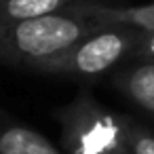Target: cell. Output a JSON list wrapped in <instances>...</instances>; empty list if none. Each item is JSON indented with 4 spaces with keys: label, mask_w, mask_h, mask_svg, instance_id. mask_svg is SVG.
I'll use <instances>...</instances> for the list:
<instances>
[{
    "label": "cell",
    "mask_w": 154,
    "mask_h": 154,
    "mask_svg": "<svg viewBox=\"0 0 154 154\" xmlns=\"http://www.w3.org/2000/svg\"><path fill=\"white\" fill-rule=\"evenodd\" d=\"M74 0H0V23H13L53 15L70 7Z\"/></svg>",
    "instance_id": "cell-6"
},
{
    "label": "cell",
    "mask_w": 154,
    "mask_h": 154,
    "mask_svg": "<svg viewBox=\"0 0 154 154\" xmlns=\"http://www.w3.org/2000/svg\"><path fill=\"white\" fill-rule=\"evenodd\" d=\"M55 118L66 154H133L122 114L103 108L87 91L59 108Z\"/></svg>",
    "instance_id": "cell-2"
},
{
    "label": "cell",
    "mask_w": 154,
    "mask_h": 154,
    "mask_svg": "<svg viewBox=\"0 0 154 154\" xmlns=\"http://www.w3.org/2000/svg\"><path fill=\"white\" fill-rule=\"evenodd\" d=\"M101 28L106 26H97L70 7L36 19L0 23V63L32 70Z\"/></svg>",
    "instance_id": "cell-1"
},
{
    "label": "cell",
    "mask_w": 154,
    "mask_h": 154,
    "mask_svg": "<svg viewBox=\"0 0 154 154\" xmlns=\"http://www.w3.org/2000/svg\"><path fill=\"white\" fill-rule=\"evenodd\" d=\"M137 40L135 30L127 28H101L95 34L82 38L68 51L34 66L32 70L45 74L68 76H97L114 68L122 57L133 53Z\"/></svg>",
    "instance_id": "cell-3"
},
{
    "label": "cell",
    "mask_w": 154,
    "mask_h": 154,
    "mask_svg": "<svg viewBox=\"0 0 154 154\" xmlns=\"http://www.w3.org/2000/svg\"><path fill=\"white\" fill-rule=\"evenodd\" d=\"M70 9L97 26L127 28L139 34H154V2L143 7H106L91 0H74Z\"/></svg>",
    "instance_id": "cell-4"
},
{
    "label": "cell",
    "mask_w": 154,
    "mask_h": 154,
    "mask_svg": "<svg viewBox=\"0 0 154 154\" xmlns=\"http://www.w3.org/2000/svg\"><path fill=\"white\" fill-rule=\"evenodd\" d=\"M116 89L139 110L154 118V61H139L114 78Z\"/></svg>",
    "instance_id": "cell-5"
},
{
    "label": "cell",
    "mask_w": 154,
    "mask_h": 154,
    "mask_svg": "<svg viewBox=\"0 0 154 154\" xmlns=\"http://www.w3.org/2000/svg\"><path fill=\"white\" fill-rule=\"evenodd\" d=\"M122 122H125L133 154H154V133L125 114H122Z\"/></svg>",
    "instance_id": "cell-7"
},
{
    "label": "cell",
    "mask_w": 154,
    "mask_h": 154,
    "mask_svg": "<svg viewBox=\"0 0 154 154\" xmlns=\"http://www.w3.org/2000/svg\"><path fill=\"white\" fill-rule=\"evenodd\" d=\"M133 53L139 55L143 61H154V34H139L137 32Z\"/></svg>",
    "instance_id": "cell-8"
}]
</instances>
